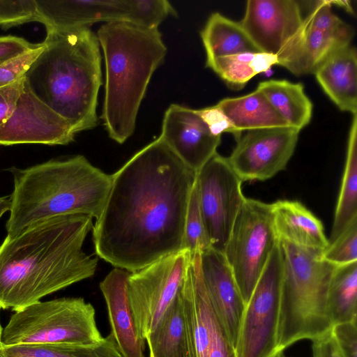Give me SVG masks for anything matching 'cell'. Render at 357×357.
Listing matches in <instances>:
<instances>
[{"mask_svg":"<svg viewBox=\"0 0 357 357\" xmlns=\"http://www.w3.org/2000/svg\"><path fill=\"white\" fill-rule=\"evenodd\" d=\"M112 178L92 229L100 259L133 273L184 250L185 215L196 172L158 137Z\"/></svg>","mask_w":357,"mask_h":357,"instance_id":"cell-1","label":"cell"},{"mask_svg":"<svg viewBox=\"0 0 357 357\" xmlns=\"http://www.w3.org/2000/svg\"><path fill=\"white\" fill-rule=\"evenodd\" d=\"M93 218L73 214L34 223L0 245V306L18 311L92 277L98 259L83 250Z\"/></svg>","mask_w":357,"mask_h":357,"instance_id":"cell-2","label":"cell"},{"mask_svg":"<svg viewBox=\"0 0 357 357\" xmlns=\"http://www.w3.org/2000/svg\"><path fill=\"white\" fill-rule=\"evenodd\" d=\"M44 49L24 75L31 93L73 131L95 128L102 84L97 36L89 27L47 30Z\"/></svg>","mask_w":357,"mask_h":357,"instance_id":"cell-3","label":"cell"},{"mask_svg":"<svg viewBox=\"0 0 357 357\" xmlns=\"http://www.w3.org/2000/svg\"><path fill=\"white\" fill-rule=\"evenodd\" d=\"M13 190L10 197L7 235L53 217L80 214L96 220L107 199L112 174L93 165L84 155L52 159L33 166L10 169Z\"/></svg>","mask_w":357,"mask_h":357,"instance_id":"cell-4","label":"cell"},{"mask_svg":"<svg viewBox=\"0 0 357 357\" xmlns=\"http://www.w3.org/2000/svg\"><path fill=\"white\" fill-rule=\"evenodd\" d=\"M97 38L106 69L102 118L109 137L123 144L134 132L140 104L167 47L158 29L127 21L105 22Z\"/></svg>","mask_w":357,"mask_h":357,"instance_id":"cell-5","label":"cell"},{"mask_svg":"<svg viewBox=\"0 0 357 357\" xmlns=\"http://www.w3.org/2000/svg\"><path fill=\"white\" fill-rule=\"evenodd\" d=\"M282 260L278 353L305 339L331 331L327 295L335 266L324 261L323 250L278 240Z\"/></svg>","mask_w":357,"mask_h":357,"instance_id":"cell-6","label":"cell"},{"mask_svg":"<svg viewBox=\"0 0 357 357\" xmlns=\"http://www.w3.org/2000/svg\"><path fill=\"white\" fill-rule=\"evenodd\" d=\"M95 314L93 306L80 297L39 301L10 317L2 330L1 343L93 344L104 338Z\"/></svg>","mask_w":357,"mask_h":357,"instance_id":"cell-7","label":"cell"},{"mask_svg":"<svg viewBox=\"0 0 357 357\" xmlns=\"http://www.w3.org/2000/svg\"><path fill=\"white\" fill-rule=\"evenodd\" d=\"M278 241L271 204L245 197L223 252L245 306Z\"/></svg>","mask_w":357,"mask_h":357,"instance_id":"cell-8","label":"cell"},{"mask_svg":"<svg viewBox=\"0 0 357 357\" xmlns=\"http://www.w3.org/2000/svg\"><path fill=\"white\" fill-rule=\"evenodd\" d=\"M239 23L259 52L275 56L278 65L298 75L305 30L302 1L248 0Z\"/></svg>","mask_w":357,"mask_h":357,"instance_id":"cell-9","label":"cell"},{"mask_svg":"<svg viewBox=\"0 0 357 357\" xmlns=\"http://www.w3.org/2000/svg\"><path fill=\"white\" fill-rule=\"evenodd\" d=\"M190 261L189 251L183 250L130 273L128 297L142 340L153 331L176 298Z\"/></svg>","mask_w":357,"mask_h":357,"instance_id":"cell-10","label":"cell"},{"mask_svg":"<svg viewBox=\"0 0 357 357\" xmlns=\"http://www.w3.org/2000/svg\"><path fill=\"white\" fill-rule=\"evenodd\" d=\"M282 260L278 241L245 306L238 357H276L280 311ZM281 355V354H280Z\"/></svg>","mask_w":357,"mask_h":357,"instance_id":"cell-11","label":"cell"},{"mask_svg":"<svg viewBox=\"0 0 357 357\" xmlns=\"http://www.w3.org/2000/svg\"><path fill=\"white\" fill-rule=\"evenodd\" d=\"M200 210L211 248L222 253L245 199L243 181L216 153L196 173Z\"/></svg>","mask_w":357,"mask_h":357,"instance_id":"cell-12","label":"cell"},{"mask_svg":"<svg viewBox=\"0 0 357 357\" xmlns=\"http://www.w3.org/2000/svg\"><path fill=\"white\" fill-rule=\"evenodd\" d=\"M299 132L291 127L245 131L227 159L243 182L269 179L286 168Z\"/></svg>","mask_w":357,"mask_h":357,"instance_id":"cell-13","label":"cell"},{"mask_svg":"<svg viewBox=\"0 0 357 357\" xmlns=\"http://www.w3.org/2000/svg\"><path fill=\"white\" fill-rule=\"evenodd\" d=\"M75 135L69 123L38 99L26 82L15 109L0 126V145L4 146L66 145L74 140Z\"/></svg>","mask_w":357,"mask_h":357,"instance_id":"cell-14","label":"cell"},{"mask_svg":"<svg viewBox=\"0 0 357 357\" xmlns=\"http://www.w3.org/2000/svg\"><path fill=\"white\" fill-rule=\"evenodd\" d=\"M159 137L196 173L217 153L221 142V136L210 132L195 109L177 104L165 111Z\"/></svg>","mask_w":357,"mask_h":357,"instance_id":"cell-15","label":"cell"},{"mask_svg":"<svg viewBox=\"0 0 357 357\" xmlns=\"http://www.w3.org/2000/svg\"><path fill=\"white\" fill-rule=\"evenodd\" d=\"M200 268L211 305L236 351L245 304L231 270L212 248L201 252Z\"/></svg>","mask_w":357,"mask_h":357,"instance_id":"cell-16","label":"cell"},{"mask_svg":"<svg viewBox=\"0 0 357 357\" xmlns=\"http://www.w3.org/2000/svg\"><path fill=\"white\" fill-rule=\"evenodd\" d=\"M200 254L191 255L179 289L188 357H207L212 324L216 315L203 281Z\"/></svg>","mask_w":357,"mask_h":357,"instance_id":"cell-17","label":"cell"},{"mask_svg":"<svg viewBox=\"0 0 357 357\" xmlns=\"http://www.w3.org/2000/svg\"><path fill=\"white\" fill-rule=\"evenodd\" d=\"M46 30L89 27L98 22L128 21V0H35Z\"/></svg>","mask_w":357,"mask_h":357,"instance_id":"cell-18","label":"cell"},{"mask_svg":"<svg viewBox=\"0 0 357 357\" xmlns=\"http://www.w3.org/2000/svg\"><path fill=\"white\" fill-rule=\"evenodd\" d=\"M130 272L114 268L100 283L107 305L111 333L123 357H145V340L137 332L128 297Z\"/></svg>","mask_w":357,"mask_h":357,"instance_id":"cell-19","label":"cell"},{"mask_svg":"<svg viewBox=\"0 0 357 357\" xmlns=\"http://www.w3.org/2000/svg\"><path fill=\"white\" fill-rule=\"evenodd\" d=\"M271 204L278 240L305 248H326L328 241L321 222L301 202L281 199Z\"/></svg>","mask_w":357,"mask_h":357,"instance_id":"cell-20","label":"cell"},{"mask_svg":"<svg viewBox=\"0 0 357 357\" xmlns=\"http://www.w3.org/2000/svg\"><path fill=\"white\" fill-rule=\"evenodd\" d=\"M314 75L340 110L357 114V54L354 46L349 45L332 54Z\"/></svg>","mask_w":357,"mask_h":357,"instance_id":"cell-21","label":"cell"},{"mask_svg":"<svg viewBox=\"0 0 357 357\" xmlns=\"http://www.w3.org/2000/svg\"><path fill=\"white\" fill-rule=\"evenodd\" d=\"M216 106L239 137L243 131L290 127L257 89L243 96L224 98Z\"/></svg>","mask_w":357,"mask_h":357,"instance_id":"cell-22","label":"cell"},{"mask_svg":"<svg viewBox=\"0 0 357 357\" xmlns=\"http://www.w3.org/2000/svg\"><path fill=\"white\" fill-rule=\"evenodd\" d=\"M259 90L288 125L299 131L307 126L313 105L301 83L285 79H268L259 83Z\"/></svg>","mask_w":357,"mask_h":357,"instance_id":"cell-23","label":"cell"},{"mask_svg":"<svg viewBox=\"0 0 357 357\" xmlns=\"http://www.w3.org/2000/svg\"><path fill=\"white\" fill-rule=\"evenodd\" d=\"M200 35L206 61L239 53L259 52L239 22L219 13L211 15Z\"/></svg>","mask_w":357,"mask_h":357,"instance_id":"cell-24","label":"cell"},{"mask_svg":"<svg viewBox=\"0 0 357 357\" xmlns=\"http://www.w3.org/2000/svg\"><path fill=\"white\" fill-rule=\"evenodd\" d=\"M357 219V114L349 129L347 159L328 241L332 243Z\"/></svg>","mask_w":357,"mask_h":357,"instance_id":"cell-25","label":"cell"},{"mask_svg":"<svg viewBox=\"0 0 357 357\" xmlns=\"http://www.w3.org/2000/svg\"><path fill=\"white\" fill-rule=\"evenodd\" d=\"M278 65L275 56L264 52H243L206 61L213 70L233 90H241L255 76Z\"/></svg>","mask_w":357,"mask_h":357,"instance_id":"cell-26","label":"cell"},{"mask_svg":"<svg viewBox=\"0 0 357 357\" xmlns=\"http://www.w3.org/2000/svg\"><path fill=\"white\" fill-rule=\"evenodd\" d=\"M145 341L153 357H188L179 291Z\"/></svg>","mask_w":357,"mask_h":357,"instance_id":"cell-27","label":"cell"},{"mask_svg":"<svg viewBox=\"0 0 357 357\" xmlns=\"http://www.w3.org/2000/svg\"><path fill=\"white\" fill-rule=\"evenodd\" d=\"M333 326L357 321V261L335 266L327 295Z\"/></svg>","mask_w":357,"mask_h":357,"instance_id":"cell-28","label":"cell"},{"mask_svg":"<svg viewBox=\"0 0 357 357\" xmlns=\"http://www.w3.org/2000/svg\"><path fill=\"white\" fill-rule=\"evenodd\" d=\"M3 357H123L111 334L93 344H33L3 346Z\"/></svg>","mask_w":357,"mask_h":357,"instance_id":"cell-29","label":"cell"},{"mask_svg":"<svg viewBox=\"0 0 357 357\" xmlns=\"http://www.w3.org/2000/svg\"><path fill=\"white\" fill-rule=\"evenodd\" d=\"M305 30L298 62V75L314 74L332 54L351 45L354 31L334 33L307 27Z\"/></svg>","mask_w":357,"mask_h":357,"instance_id":"cell-30","label":"cell"},{"mask_svg":"<svg viewBox=\"0 0 357 357\" xmlns=\"http://www.w3.org/2000/svg\"><path fill=\"white\" fill-rule=\"evenodd\" d=\"M211 248L200 210L197 185L192 186L184 226L183 249L191 255L201 253Z\"/></svg>","mask_w":357,"mask_h":357,"instance_id":"cell-31","label":"cell"},{"mask_svg":"<svg viewBox=\"0 0 357 357\" xmlns=\"http://www.w3.org/2000/svg\"><path fill=\"white\" fill-rule=\"evenodd\" d=\"M130 14L128 22L148 29L157 30L169 16L176 13L167 0H128Z\"/></svg>","mask_w":357,"mask_h":357,"instance_id":"cell-32","label":"cell"},{"mask_svg":"<svg viewBox=\"0 0 357 357\" xmlns=\"http://www.w3.org/2000/svg\"><path fill=\"white\" fill-rule=\"evenodd\" d=\"M321 257L335 266L357 261V219L328 245Z\"/></svg>","mask_w":357,"mask_h":357,"instance_id":"cell-33","label":"cell"},{"mask_svg":"<svg viewBox=\"0 0 357 357\" xmlns=\"http://www.w3.org/2000/svg\"><path fill=\"white\" fill-rule=\"evenodd\" d=\"M39 22L35 0H0V26L9 29Z\"/></svg>","mask_w":357,"mask_h":357,"instance_id":"cell-34","label":"cell"},{"mask_svg":"<svg viewBox=\"0 0 357 357\" xmlns=\"http://www.w3.org/2000/svg\"><path fill=\"white\" fill-rule=\"evenodd\" d=\"M43 43L33 49L10 58L0 64V87L10 84L23 77L32 63L42 52Z\"/></svg>","mask_w":357,"mask_h":357,"instance_id":"cell-35","label":"cell"},{"mask_svg":"<svg viewBox=\"0 0 357 357\" xmlns=\"http://www.w3.org/2000/svg\"><path fill=\"white\" fill-rule=\"evenodd\" d=\"M357 321L333 326L331 333L344 357H357Z\"/></svg>","mask_w":357,"mask_h":357,"instance_id":"cell-36","label":"cell"},{"mask_svg":"<svg viewBox=\"0 0 357 357\" xmlns=\"http://www.w3.org/2000/svg\"><path fill=\"white\" fill-rule=\"evenodd\" d=\"M195 111L213 135L221 136L224 132H230L234 135L236 140L239 138L231 123L216 105Z\"/></svg>","mask_w":357,"mask_h":357,"instance_id":"cell-37","label":"cell"},{"mask_svg":"<svg viewBox=\"0 0 357 357\" xmlns=\"http://www.w3.org/2000/svg\"><path fill=\"white\" fill-rule=\"evenodd\" d=\"M24 82V76L13 83L0 87V126L8 121L15 109Z\"/></svg>","mask_w":357,"mask_h":357,"instance_id":"cell-38","label":"cell"},{"mask_svg":"<svg viewBox=\"0 0 357 357\" xmlns=\"http://www.w3.org/2000/svg\"><path fill=\"white\" fill-rule=\"evenodd\" d=\"M38 45V43H31L17 36H0V64L10 58L36 47Z\"/></svg>","mask_w":357,"mask_h":357,"instance_id":"cell-39","label":"cell"},{"mask_svg":"<svg viewBox=\"0 0 357 357\" xmlns=\"http://www.w3.org/2000/svg\"><path fill=\"white\" fill-rule=\"evenodd\" d=\"M312 342V357H344L331 331Z\"/></svg>","mask_w":357,"mask_h":357,"instance_id":"cell-40","label":"cell"},{"mask_svg":"<svg viewBox=\"0 0 357 357\" xmlns=\"http://www.w3.org/2000/svg\"><path fill=\"white\" fill-rule=\"evenodd\" d=\"M10 206V202L8 196L0 197V219L6 212L9 211Z\"/></svg>","mask_w":357,"mask_h":357,"instance_id":"cell-41","label":"cell"},{"mask_svg":"<svg viewBox=\"0 0 357 357\" xmlns=\"http://www.w3.org/2000/svg\"><path fill=\"white\" fill-rule=\"evenodd\" d=\"M332 5L335 4L342 8H344L346 11L349 12L350 13H354V10L352 6H351V2L349 1H331Z\"/></svg>","mask_w":357,"mask_h":357,"instance_id":"cell-42","label":"cell"},{"mask_svg":"<svg viewBox=\"0 0 357 357\" xmlns=\"http://www.w3.org/2000/svg\"><path fill=\"white\" fill-rule=\"evenodd\" d=\"M0 357H3V354H2V344L0 342Z\"/></svg>","mask_w":357,"mask_h":357,"instance_id":"cell-43","label":"cell"},{"mask_svg":"<svg viewBox=\"0 0 357 357\" xmlns=\"http://www.w3.org/2000/svg\"><path fill=\"white\" fill-rule=\"evenodd\" d=\"M1 310V307L0 306V310ZM2 327H1V323H0V342H1V333H2Z\"/></svg>","mask_w":357,"mask_h":357,"instance_id":"cell-44","label":"cell"},{"mask_svg":"<svg viewBox=\"0 0 357 357\" xmlns=\"http://www.w3.org/2000/svg\"><path fill=\"white\" fill-rule=\"evenodd\" d=\"M276 357H282V354H281V355H279V356H278Z\"/></svg>","mask_w":357,"mask_h":357,"instance_id":"cell-45","label":"cell"},{"mask_svg":"<svg viewBox=\"0 0 357 357\" xmlns=\"http://www.w3.org/2000/svg\"><path fill=\"white\" fill-rule=\"evenodd\" d=\"M149 357H153L151 355L149 354Z\"/></svg>","mask_w":357,"mask_h":357,"instance_id":"cell-46","label":"cell"}]
</instances>
